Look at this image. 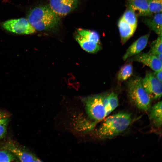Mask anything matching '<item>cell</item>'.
<instances>
[{
  "label": "cell",
  "mask_w": 162,
  "mask_h": 162,
  "mask_svg": "<svg viewBox=\"0 0 162 162\" xmlns=\"http://www.w3.org/2000/svg\"><path fill=\"white\" fill-rule=\"evenodd\" d=\"M27 20L35 30L52 31L56 29L60 22L58 16L50 6L43 5L32 9L28 13Z\"/></svg>",
  "instance_id": "obj_1"
},
{
  "label": "cell",
  "mask_w": 162,
  "mask_h": 162,
  "mask_svg": "<svg viewBox=\"0 0 162 162\" xmlns=\"http://www.w3.org/2000/svg\"><path fill=\"white\" fill-rule=\"evenodd\" d=\"M132 120L130 114L120 112L107 117L97 131L101 139L112 138L125 130Z\"/></svg>",
  "instance_id": "obj_2"
},
{
  "label": "cell",
  "mask_w": 162,
  "mask_h": 162,
  "mask_svg": "<svg viewBox=\"0 0 162 162\" xmlns=\"http://www.w3.org/2000/svg\"><path fill=\"white\" fill-rule=\"evenodd\" d=\"M142 79L136 77L129 80L127 86L129 98L139 109L144 111L151 108V99L144 89Z\"/></svg>",
  "instance_id": "obj_3"
},
{
  "label": "cell",
  "mask_w": 162,
  "mask_h": 162,
  "mask_svg": "<svg viewBox=\"0 0 162 162\" xmlns=\"http://www.w3.org/2000/svg\"><path fill=\"white\" fill-rule=\"evenodd\" d=\"M106 95L105 94L95 95L84 99L88 115L95 122L100 121L106 117L104 104V99Z\"/></svg>",
  "instance_id": "obj_4"
},
{
  "label": "cell",
  "mask_w": 162,
  "mask_h": 162,
  "mask_svg": "<svg viewBox=\"0 0 162 162\" xmlns=\"http://www.w3.org/2000/svg\"><path fill=\"white\" fill-rule=\"evenodd\" d=\"M2 25L7 31L16 34H31L36 30L28 20L24 18L8 20L4 22Z\"/></svg>",
  "instance_id": "obj_5"
},
{
  "label": "cell",
  "mask_w": 162,
  "mask_h": 162,
  "mask_svg": "<svg viewBox=\"0 0 162 162\" xmlns=\"http://www.w3.org/2000/svg\"><path fill=\"white\" fill-rule=\"evenodd\" d=\"M142 86L151 100H157L162 96V82L157 79L152 73L148 72L142 79Z\"/></svg>",
  "instance_id": "obj_6"
},
{
  "label": "cell",
  "mask_w": 162,
  "mask_h": 162,
  "mask_svg": "<svg viewBox=\"0 0 162 162\" xmlns=\"http://www.w3.org/2000/svg\"><path fill=\"white\" fill-rule=\"evenodd\" d=\"M80 0H50V7L58 16L66 15L76 8Z\"/></svg>",
  "instance_id": "obj_7"
},
{
  "label": "cell",
  "mask_w": 162,
  "mask_h": 162,
  "mask_svg": "<svg viewBox=\"0 0 162 162\" xmlns=\"http://www.w3.org/2000/svg\"><path fill=\"white\" fill-rule=\"evenodd\" d=\"M128 59L127 62L136 61L142 63L149 67L154 71L162 70V62L156 56L148 53H140Z\"/></svg>",
  "instance_id": "obj_8"
},
{
  "label": "cell",
  "mask_w": 162,
  "mask_h": 162,
  "mask_svg": "<svg viewBox=\"0 0 162 162\" xmlns=\"http://www.w3.org/2000/svg\"><path fill=\"white\" fill-rule=\"evenodd\" d=\"M12 153L17 159L22 162L41 161L32 153L23 148L19 147L13 142H8L4 148Z\"/></svg>",
  "instance_id": "obj_9"
},
{
  "label": "cell",
  "mask_w": 162,
  "mask_h": 162,
  "mask_svg": "<svg viewBox=\"0 0 162 162\" xmlns=\"http://www.w3.org/2000/svg\"><path fill=\"white\" fill-rule=\"evenodd\" d=\"M149 33L142 36L133 43L128 48L123 56L125 61L128 58L140 53L146 47L148 42Z\"/></svg>",
  "instance_id": "obj_10"
},
{
  "label": "cell",
  "mask_w": 162,
  "mask_h": 162,
  "mask_svg": "<svg viewBox=\"0 0 162 162\" xmlns=\"http://www.w3.org/2000/svg\"><path fill=\"white\" fill-rule=\"evenodd\" d=\"M145 18L143 21L151 30L156 33L158 36H162V13H156Z\"/></svg>",
  "instance_id": "obj_11"
},
{
  "label": "cell",
  "mask_w": 162,
  "mask_h": 162,
  "mask_svg": "<svg viewBox=\"0 0 162 162\" xmlns=\"http://www.w3.org/2000/svg\"><path fill=\"white\" fill-rule=\"evenodd\" d=\"M128 7L138 12L139 16H149L152 15L148 8V0H127Z\"/></svg>",
  "instance_id": "obj_12"
},
{
  "label": "cell",
  "mask_w": 162,
  "mask_h": 162,
  "mask_svg": "<svg viewBox=\"0 0 162 162\" xmlns=\"http://www.w3.org/2000/svg\"><path fill=\"white\" fill-rule=\"evenodd\" d=\"M121 42L124 44L133 35L136 28L129 24L121 18L118 23Z\"/></svg>",
  "instance_id": "obj_13"
},
{
  "label": "cell",
  "mask_w": 162,
  "mask_h": 162,
  "mask_svg": "<svg viewBox=\"0 0 162 162\" xmlns=\"http://www.w3.org/2000/svg\"><path fill=\"white\" fill-rule=\"evenodd\" d=\"M75 38L82 49L88 52L95 53L101 49L100 44L88 40L78 34L76 36Z\"/></svg>",
  "instance_id": "obj_14"
},
{
  "label": "cell",
  "mask_w": 162,
  "mask_h": 162,
  "mask_svg": "<svg viewBox=\"0 0 162 162\" xmlns=\"http://www.w3.org/2000/svg\"><path fill=\"white\" fill-rule=\"evenodd\" d=\"M162 101H160L150 109V118L155 126L158 127H160L162 124Z\"/></svg>",
  "instance_id": "obj_15"
},
{
  "label": "cell",
  "mask_w": 162,
  "mask_h": 162,
  "mask_svg": "<svg viewBox=\"0 0 162 162\" xmlns=\"http://www.w3.org/2000/svg\"><path fill=\"white\" fill-rule=\"evenodd\" d=\"M133 67L130 62L125 64L120 69L117 76V80L121 82L128 80L132 75Z\"/></svg>",
  "instance_id": "obj_16"
},
{
  "label": "cell",
  "mask_w": 162,
  "mask_h": 162,
  "mask_svg": "<svg viewBox=\"0 0 162 162\" xmlns=\"http://www.w3.org/2000/svg\"><path fill=\"white\" fill-rule=\"evenodd\" d=\"M122 18L127 23L136 28L137 26V16L136 12L133 10L128 7Z\"/></svg>",
  "instance_id": "obj_17"
},
{
  "label": "cell",
  "mask_w": 162,
  "mask_h": 162,
  "mask_svg": "<svg viewBox=\"0 0 162 162\" xmlns=\"http://www.w3.org/2000/svg\"><path fill=\"white\" fill-rule=\"evenodd\" d=\"M78 34L90 40L100 44V36L97 32L80 28L77 30Z\"/></svg>",
  "instance_id": "obj_18"
},
{
  "label": "cell",
  "mask_w": 162,
  "mask_h": 162,
  "mask_svg": "<svg viewBox=\"0 0 162 162\" xmlns=\"http://www.w3.org/2000/svg\"><path fill=\"white\" fill-rule=\"evenodd\" d=\"M162 36H159L157 39L153 41L148 53L155 55L162 53Z\"/></svg>",
  "instance_id": "obj_19"
},
{
  "label": "cell",
  "mask_w": 162,
  "mask_h": 162,
  "mask_svg": "<svg viewBox=\"0 0 162 162\" xmlns=\"http://www.w3.org/2000/svg\"><path fill=\"white\" fill-rule=\"evenodd\" d=\"M162 6V0H148V10L152 15L161 13Z\"/></svg>",
  "instance_id": "obj_20"
},
{
  "label": "cell",
  "mask_w": 162,
  "mask_h": 162,
  "mask_svg": "<svg viewBox=\"0 0 162 162\" xmlns=\"http://www.w3.org/2000/svg\"><path fill=\"white\" fill-rule=\"evenodd\" d=\"M17 160L16 157L8 150L4 148L0 150V162H10Z\"/></svg>",
  "instance_id": "obj_21"
},
{
  "label": "cell",
  "mask_w": 162,
  "mask_h": 162,
  "mask_svg": "<svg viewBox=\"0 0 162 162\" xmlns=\"http://www.w3.org/2000/svg\"><path fill=\"white\" fill-rule=\"evenodd\" d=\"M108 101L112 111L118 105V99L117 94L112 92L107 95Z\"/></svg>",
  "instance_id": "obj_22"
},
{
  "label": "cell",
  "mask_w": 162,
  "mask_h": 162,
  "mask_svg": "<svg viewBox=\"0 0 162 162\" xmlns=\"http://www.w3.org/2000/svg\"><path fill=\"white\" fill-rule=\"evenodd\" d=\"M9 122V119L7 118L0 119V139L5 135Z\"/></svg>",
  "instance_id": "obj_23"
},
{
  "label": "cell",
  "mask_w": 162,
  "mask_h": 162,
  "mask_svg": "<svg viewBox=\"0 0 162 162\" xmlns=\"http://www.w3.org/2000/svg\"><path fill=\"white\" fill-rule=\"evenodd\" d=\"M104 104L106 111V117L112 112L109 102L107 95H106L104 98Z\"/></svg>",
  "instance_id": "obj_24"
},
{
  "label": "cell",
  "mask_w": 162,
  "mask_h": 162,
  "mask_svg": "<svg viewBox=\"0 0 162 162\" xmlns=\"http://www.w3.org/2000/svg\"><path fill=\"white\" fill-rule=\"evenodd\" d=\"M162 70L154 71L152 73L153 75L159 80L162 82Z\"/></svg>",
  "instance_id": "obj_25"
},
{
  "label": "cell",
  "mask_w": 162,
  "mask_h": 162,
  "mask_svg": "<svg viewBox=\"0 0 162 162\" xmlns=\"http://www.w3.org/2000/svg\"><path fill=\"white\" fill-rule=\"evenodd\" d=\"M7 118L6 114L3 112L0 111V119Z\"/></svg>",
  "instance_id": "obj_26"
},
{
  "label": "cell",
  "mask_w": 162,
  "mask_h": 162,
  "mask_svg": "<svg viewBox=\"0 0 162 162\" xmlns=\"http://www.w3.org/2000/svg\"><path fill=\"white\" fill-rule=\"evenodd\" d=\"M155 56H156L158 59L161 62H162V53H159Z\"/></svg>",
  "instance_id": "obj_27"
}]
</instances>
